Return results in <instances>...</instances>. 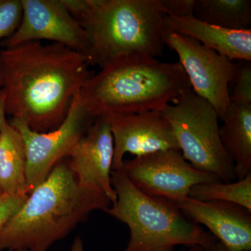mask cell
Returning <instances> with one entry per match:
<instances>
[{"instance_id": "cell-13", "label": "cell", "mask_w": 251, "mask_h": 251, "mask_svg": "<svg viewBox=\"0 0 251 251\" xmlns=\"http://www.w3.org/2000/svg\"><path fill=\"white\" fill-rule=\"evenodd\" d=\"M176 204L188 219L207 227L227 251H251V211L233 203L189 197Z\"/></svg>"}, {"instance_id": "cell-4", "label": "cell", "mask_w": 251, "mask_h": 251, "mask_svg": "<svg viewBox=\"0 0 251 251\" xmlns=\"http://www.w3.org/2000/svg\"><path fill=\"white\" fill-rule=\"evenodd\" d=\"M166 16L162 0H86L74 18L87 35L89 65L101 69L127 56L162 55Z\"/></svg>"}, {"instance_id": "cell-25", "label": "cell", "mask_w": 251, "mask_h": 251, "mask_svg": "<svg viewBox=\"0 0 251 251\" xmlns=\"http://www.w3.org/2000/svg\"><path fill=\"white\" fill-rule=\"evenodd\" d=\"M204 251H227L226 248L220 242H216L211 247L204 249Z\"/></svg>"}, {"instance_id": "cell-15", "label": "cell", "mask_w": 251, "mask_h": 251, "mask_svg": "<svg viewBox=\"0 0 251 251\" xmlns=\"http://www.w3.org/2000/svg\"><path fill=\"white\" fill-rule=\"evenodd\" d=\"M221 121V141L234 163L236 178L251 173V105L230 102Z\"/></svg>"}, {"instance_id": "cell-17", "label": "cell", "mask_w": 251, "mask_h": 251, "mask_svg": "<svg viewBox=\"0 0 251 251\" xmlns=\"http://www.w3.org/2000/svg\"><path fill=\"white\" fill-rule=\"evenodd\" d=\"M193 16L225 29H251V0H195Z\"/></svg>"}, {"instance_id": "cell-12", "label": "cell", "mask_w": 251, "mask_h": 251, "mask_svg": "<svg viewBox=\"0 0 251 251\" xmlns=\"http://www.w3.org/2000/svg\"><path fill=\"white\" fill-rule=\"evenodd\" d=\"M113 156L111 130L104 117L94 120L69 156V166L79 185L103 193L112 204L117 200L111 181Z\"/></svg>"}, {"instance_id": "cell-7", "label": "cell", "mask_w": 251, "mask_h": 251, "mask_svg": "<svg viewBox=\"0 0 251 251\" xmlns=\"http://www.w3.org/2000/svg\"><path fill=\"white\" fill-rule=\"evenodd\" d=\"M96 119L84 106L77 94L62 125L51 131H34L23 120H9L10 125L22 137L25 149L29 194L48 177L59 161L69 157Z\"/></svg>"}, {"instance_id": "cell-27", "label": "cell", "mask_w": 251, "mask_h": 251, "mask_svg": "<svg viewBox=\"0 0 251 251\" xmlns=\"http://www.w3.org/2000/svg\"><path fill=\"white\" fill-rule=\"evenodd\" d=\"M3 85V77L2 72H1V64H0V90L2 88Z\"/></svg>"}, {"instance_id": "cell-5", "label": "cell", "mask_w": 251, "mask_h": 251, "mask_svg": "<svg viewBox=\"0 0 251 251\" xmlns=\"http://www.w3.org/2000/svg\"><path fill=\"white\" fill-rule=\"evenodd\" d=\"M116 202L105 212L128 226L129 242L124 251H175L177 246L211 247L217 240L184 215L177 204L140 191L123 167L112 171Z\"/></svg>"}, {"instance_id": "cell-29", "label": "cell", "mask_w": 251, "mask_h": 251, "mask_svg": "<svg viewBox=\"0 0 251 251\" xmlns=\"http://www.w3.org/2000/svg\"><path fill=\"white\" fill-rule=\"evenodd\" d=\"M23 251V250H16V251Z\"/></svg>"}, {"instance_id": "cell-28", "label": "cell", "mask_w": 251, "mask_h": 251, "mask_svg": "<svg viewBox=\"0 0 251 251\" xmlns=\"http://www.w3.org/2000/svg\"><path fill=\"white\" fill-rule=\"evenodd\" d=\"M4 194L3 193L2 189H1V186H0V197H1L2 195Z\"/></svg>"}, {"instance_id": "cell-9", "label": "cell", "mask_w": 251, "mask_h": 251, "mask_svg": "<svg viewBox=\"0 0 251 251\" xmlns=\"http://www.w3.org/2000/svg\"><path fill=\"white\" fill-rule=\"evenodd\" d=\"M123 169L140 191L175 204L188 198L196 185L221 181L216 175L193 168L181 151L174 150L135 156L124 161Z\"/></svg>"}, {"instance_id": "cell-16", "label": "cell", "mask_w": 251, "mask_h": 251, "mask_svg": "<svg viewBox=\"0 0 251 251\" xmlns=\"http://www.w3.org/2000/svg\"><path fill=\"white\" fill-rule=\"evenodd\" d=\"M0 186L4 194H29L24 143L7 120L0 133Z\"/></svg>"}, {"instance_id": "cell-24", "label": "cell", "mask_w": 251, "mask_h": 251, "mask_svg": "<svg viewBox=\"0 0 251 251\" xmlns=\"http://www.w3.org/2000/svg\"><path fill=\"white\" fill-rule=\"evenodd\" d=\"M72 251H84L83 243L80 237H76L73 243Z\"/></svg>"}, {"instance_id": "cell-1", "label": "cell", "mask_w": 251, "mask_h": 251, "mask_svg": "<svg viewBox=\"0 0 251 251\" xmlns=\"http://www.w3.org/2000/svg\"><path fill=\"white\" fill-rule=\"evenodd\" d=\"M6 115L45 133L62 125L74 97L93 73L83 54L33 41L0 51Z\"/></svg>"}, {"instance_id": "cell-20", "label": "cell", "mask_w": 251, "mask_h": 251, "mask_svg": "<svg viewBox=\"0 0 251 251\" xmlns=\"http://www.w3.org/2000/svg\"><path fill=\"white\" fill-rule=\"evenodd\" d=\"M231 84L233 90L230 94V102L251 105V62L237 64V72Z\"/></svg>"}, {"instance_id": "cell-11", "label": "cell", "mask_w": 251, "mask_h": 251, "mask_svg": "<svg viewBox=\"0 0 251 251\" xmlns=\"http://www.w3.org/2000/svg\"><path fill=\"white\" fill-rule=\"evenodd\" d=\"M104 117L113 138L112 171L123 167L127 153L140 156L166 150L180 151L171 124L161 111L115 114Z\"/></svg>"}, {"instance_id": "cell-22", "label": "cell", "mask_w": 251, "mask_h": 251, "mask_svg": "<svg viewBox=\"0 0 251 251\" xmlns=\"http://www.w3.org/2000/svg\"><path fill=\"white\" fill-rule=\"evenodd\" d=\"M167 16L185 17L193 15L195 0H162Z\"/></svg>"}, {"instance_id": "cell-6", "label": "cell", "mask_w": 251, "mask_h": 251, "mask_svg": "<svg viewBox=\"0 0 251 251\" xmlns=\"http://www.w3.org/2000/svg\"><path fill=\"white\" fill-rule=\"evenodd\" d=\"M161 112L171 124L181 154L193 168L224 182L235 179L233 162L220 136L219 116L207 100L191 90Z\"/></svg>"}, {"instance_id": "cell-10", "label": "cell", "mask_w": 251, "mask_h": 251, "mask_svg": "<svg viewBox=\"0 0 251 251\" xmlns=\"http://www.w3.org/2000/svg\"><path fill=\"white\" fill-rule=\"evenodd\" d=\"M21 22L14 34L3 41L4 49L27 41L46 40L86 55L88 42L85 31L61 0H21Z\"/></svg>"}, {"instance_id": "cell-3", "label": "cell", "mask_w": 251, "mask_h": 251, "mask_svg": "<svg viewBox=\"0 0 251 251\" xmlns=\"http://www.w3.org/2000/svg\"><path fill=\"white\" fill-rule=\"evenodd\" d=\"M191 86L179 62L148 56L121 57L86 81L79 98L97 118L115 114L161 111Z\"/></svg>"}, {"instance_id": "cell-30", "label": "cell", "mask_w": 251, "mask_h": 251, "mask_svg": "<svg viewBox=\"0 0 251 251\" xmlns=\"http://www.w3.org/2000/svg\"></svg>"}, {"instance_id": "cell-26", "label": "cell", "mask_w": 251, "mask_h": 251, "mask_svg": "<svg viewBox=\"0 0 251 251\" xmlns=\"http://www.w3.org/2000/svg\"><path fill=\"white\" fill-rule=\"evenodd\" d=\"M204 249L201 247H190L188 251H204Z\"/></svg>"}, {"instance_id": "cell-23", "label": "cell", "mask_w": 251, "mask_h": 251, "mask_svg": "<svg viewBox=\"0 0 251 251\" xmlns=\"http://www.w3.org/2000/svg\"><path fill=\"white\" fill-rule=\"evenodd\" d=\"M6 107H5V94L4 90H0V133L2 129L6 119Z\"/></svg>"}, {"instance_id": "cell-8", "label": "cell", "mask_w": 251, "mask_h": 251, "mask_svg": "<svg viewBox=\"0 0 251 251\" xmlns=\"http://www.w3.org/2000/svg\"><path fill=\"white\" fill-rule=\"evenodd\" d=\"M163 40L179 56L193 92L207 100L222 120L230 104L229 87L237 64L189 36L164 31Z\"/></svg>"}, {"instance_id": "cell-14", "label": "cell", "mask_w": 251, "mask_h": 251, "mask_svg": "<svg viewBox=\"0 0 251 251\" xmlns=\"http://www.w3.org/2000/svg\"><path fill=\"white\" fill-rule=\"evenodd\" d=\"M163 29L193 38L229 60L251 61V29H225L200 21L193 15L185 17L166 16L163 20Z\"/></svg>"}, {"instance_id": "cell-2", "label": "cell", "mask_w": 251, "mask_h": 251, "mask_svg": "<svg viewBox=\"0 0 251 251\" xmlns=\"http://www.w3.org/2000/svg\"><path fill=\"white\" fill-rule=\"evenodd\" d=\"M111 204L103 193L80 186L64 158L5 225L0 251H47L94 211H105Z\"/></svg>"}, {"instance_id": "cell-18", "label": "cell", "mask_w": 251, "mask_h": 251, "mask_svg": "<svg viewBox=\"0 0 251 251\" xmlns=\"http://www.w3.org/2000/svg\"><path fill=\"white\" fill-rule=\"evenodd\" d=\"M188 197L202 202L233 203L251 211V173L237 182L205 183L191 188Z\"/></svg>"}, {"instance_id": "cell-21", "label": "cell", "mask_w": 251, "mask_h": 251, "mask_svg": "<svg viewBox=\"0 0 251 251\" xmlns=\"http://www.w3.org/2000/svg\"><path fill=\"white\" fill-rule=\"evenodd\" d=\"M29 194H3L0 197V233L5 225L23 205Z\"/></svg>"}, {"instance_id": "cell-19", "label": "cell", "mask_w": 251, "mask_h": 251, "mask_svg": "<svg viewBox=\"0 0 251 251\" xmlns=\"http://www.w3.org/2000/svg\"><path fill=\"white\" fill-rule=\"evenodd\" d=\"M22 16L21 0H0V39H7L14 34Z\"/></svg>"}]
</instances>
